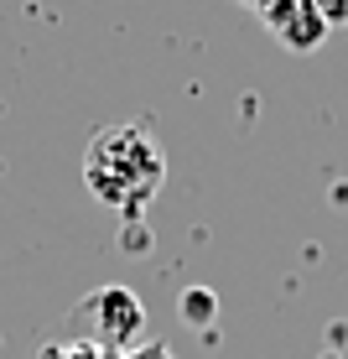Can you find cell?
Masks as SVG:
<instances>
[{"label":"cell","instance_id":"cell-5","mask_svg":"<svg viewBox=\"0 0 348 359\" xmlns=\"http://www.w3.org/2000/svg\"><path fill=\"white\" fill-rule=\"evenodd\" d=\"M188 323H208V313H214V297H208V292H188Z\"/></svg>","mask_w":348,"mask_h":359},{"label":"cell","instance_id":"cell-3","mask_svg":"<svg viewBox=\"0 0 348 359\" xmlns=\"http://www.w3.org/2000/svg\"><path fill=\"white\" fill-rule=\"evenodd\" d=\"M260 27H265L286 53H317L328 42V21L317 16L312 0H260Z\"/></svg>","mask_w":348,"mask_h":359},{"label":"cell","instance_id":"cell-2","mask_svg":"<svg viewBox=\"0 0 348 359\" xmlns=\"http://www.w3.org/2000/svg\"><path fill=\"white\" fill-rule=\"evenodd\" d=\"M68 328L78 333V339H94V344H104L109 354H120V349H130V344L141 339L146 307H141V297L125 292V287H99L73 307Z\"/></svg>","mask_w":348,"mask_h":359},{"label":"cell","instance_id":"cell-6","mask_svg":"<svg viewBox=\"0 0 348 359\" xmlns=\"http://www.w3.org/2000/svg\"><path fill=\"white\" fill-rule=\"evenodd\" d=\"M244 6H260V0H244Z\"/></svg>","mask_w":348,"mask_h":359},{"label":"cell","instance_id":"cell-4","mask_svg":"<svg viewBox=\"0 0 348 359\" xmlns=\"http://www.w3.org/2000/svg\"><path fill=\"white\" fill-rule=\"evenodd\" d=\"M312 6H317V16L328 21V32L348 27V0H312Z\"/></svg>","mask_w":348,"mask_h":359},{"label":"cell","instance_id":"cell-1","mask_svg":"<svg viewBox=\"0 0 348 359\" xmlns=\"http://www.w3.org/2000/svg\"><path fill=\"white\" fill-rule=\"evenodd\" d=\"M167 177V156H161L156 135L146 126H109L99 130L83 151V182L99 203L120 208V214H135L146 208Z\"/></svg>","mask_w":348,"mask_h":359}]
</instances>
